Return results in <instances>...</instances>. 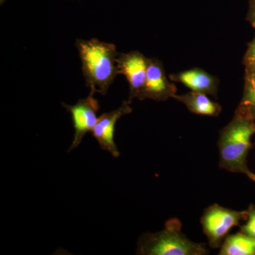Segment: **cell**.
I'll use <instances>...</instances> for the list:
<instances>
[{
    "label": "cell",
    "mask_w": 255,
    "mask_h": 255,
    "mask_svg": "<svg viewBox=\"0 0 255 255\" xmlns=\"http://www.w3.org/2000/svg\"><path fill=\"white\" fill-rule=\"evenodd\" d=\"M247 21L255 28V0H249V8L247 14Z\"/></svg>",
    "instance_id": "9a60e30c"
},
{
    "label": "cell",
    "mask_w": 255,
    "mask_h": 255,
    "mask_svg": "<svg viewBox=\"0 0 255 255\" xmlns=\"http://www.w3.org/2000/svg\"><path fill=\"white\" fill-rule=\"evenodd\" d=\"M137 254L145 255H204L205 245L191 241L182 232V223L171 219L162 231L147 233L139 239Z\"/></svg>",
    "instance_id": "3957f363"
},
{
    "label": "cell",
    "mask_w": 255,
    "mask_h": 255,
    "mask_svg": "<svg viewBox=\"0 0 255 255\" xmlns=\"http://www.w3.org/2000/svg\"><path fill=\"white\" fill-rule=\"evenodd\" d=\"M169 79L162 63L156 58H149L145 86L140 100L149 99L162 102L173 98L177 95V87Z\"/></svg>",
    "instance_id": "52a82bcc"
},
{
    "label": "cell",
    "mask_w": 255,
    "mask_h": 255,
    "mask_svg": "<svg viewBox=\"0 0 255 255\" xmlns=\"http://www.w3.org/2000/svg\"><path fill=\"white\" fill-rule=\"evenodd\" d=\"M169 78L171 81L182 84L191 91L214 97H216L218 93L219 80L202 69L193 68L180 73L171 74Z\"/></svg>",
    "instance_id": "9c48e42d"
},
{
    "label": "cell",
    "mask_w": 255,
    "mask_h": 255,
    "mask_svg": "<svg viewBox=\"0 0 255 255\" xmlns=\"http://www.w3.org/2000/svg\"><path fill=\"white\" fill-rule=\"evenodd\" d=\"M118 74L124 75L130 87L129 102L134 99L140 100L146 75L148 67L149 58L138 51H132L128 53H120L117 59Z\"/></svg>",
    "instance_id": "5b68a950"
},
{
    "label": "cell",
    "mask_w": 255,
    "mask_h": 255,
    "mask_svg": "<svg viewBox=\"0 0 255 255\" xmlns=\"http://www.w3.org/2000/svg\"><path fill=\"white\" fill-rule=\"evenodd\" d=\"M246 69L251 68L255 65V37L251 43H248V49L243 60Z\"/></svg>",
    "instance_id": "5bb4252c"
},
{
    "label": "cell",
    "mask_w": 255,
    "mask_h": 255,
    "mask_svg": "<svg viewBox=\"0 0 255 255\" xmlns=\"http://www.w3.org/2000/svg\"><path fill=\"white\" fill-rule=\"evenodd\" d=\"M220 255H255V239L240 232L226 238Z\"/></svg>",
    "instance_id": "8fae6325"
},
{
    "label": "cell",
    "mask_w": 255,
    "mask_h": 255,
    "mask_svg": "<svg viewBox=\"0 0 255 255\" xmlns=\"http://www.w3.org/2000/svg\"><path fill=\"white\" fill-rule=\"evenodd\" d=\"M247 219V211L226 209L219 204L209 206L204 211L201 222L203 231L213 248L221 247L229 231Z\"/></svg>",
    "instance_id": "277c9868"
},
{
    "label": "cell",
    "mask_w": 255,
    "mask_h": 255,
    "mask_svg": "<svg viewBox=\"0 0 255 255\" xmlns=\"http://www.w3.org/2000/svg\"><path fill=\"white\" fill-rule=\"evenodd\" d=\"M77 48L82 61V73L90 89V95H105L119 75L117 59L119 53L112 43L93 39L78 40Z\"/></svg>",
    "instance_id": "6da1fadb"
},
{
    "label": "cell",
    "mask_w": 255,
    "mask_h": 255,
    "mask_svg": "<svg viewBox=\"0 0 255 255\" xmlns=\"http://www.w3.org/2000/svg\"><path fill=\"white\" fill-rule=\"evenodd\" d=\"M173 98L184 104L193 114L218 117L221 112L219 104L212 102L207 95L201 92L191 91L184 95H175Z\"/></svg>",
    "instance_id": "30bf717a"
},
{
    "label": "cell",
    "mask_w": 255,
    "mask_h": 255,
    "mask_svg": "<svg viewBox=\"0 0 255 255\" xmlns=\"http://www.w3.org/2000/svg\"><path fill=\"white\" fill-rule=\"evenodd\" d=\"M246 73L252 74L255 75V65L251 68L246 69Z\"/></svg>",
    "instance_id": "2e32d148"
},
{
    "label": "cell",
    "mask_w": 255,
    "mask_h": 255,
    "mask_svg": "<svg viewBox=\"0 0 255 255\" xmlns=\"http://www.w3.org/2000/svg\"><path fill=\"white\" fill-rule=\"evenodd\" d=\"M247 223L241 226V232L255 239V207L250 206L247 210Z\"/></svg>",
    "instance_id": "4fadbf2b"
},
{
    "label": "cell",
    "mask_w": 255,
    "mask_h": 255,
    "mask_svg": "<svg viewBox=\"0 0 255 255\" xmlns=\"http://www.w3.org/2000/svg\"><path fill=\"white\" fill-rule=\"evenodd\" d=\"M130 104L131 102L128 100L124 101L117 110L101 115L92 131L101 148L110 152L114 157L120 155L117 144L114 142L116 124L122 117L131 113Z\"/></svg>",
    "instance_id": "ba28073f"
},
{
    "label": "cell",
    "mask_w": 255,
    "mask_h": 255,
    "mask_svg": "<svg viewBox=\"0 0 255 255\" xmlns=\"http://www.w3.org/2000/svg\"><path fill=\"white\" fill-rule=\"evenodd\" d=\"M255 133V120L235 115L220 133L219 167L229 172L246 174L253 181L255 174L248 169L247 157Z\"/></svg>",
    "instance_id": "7a4b0ae2"
},
{
    "label": "cell",
    "mask_w": 255,
    "mask_h": 255,
    "mask_svg": "<svg viewBox=\"0 0 255 255\" xmlns=\"http://www.w3.org/2000/svg\"><path fill=\"white\" fill-rule=\"evenodd\" d=\"M253 182H254L255 183V174L254 179H253Z\"/></svg>",
    "instance_id": "e0dca14e"
},
{
    "label": "cell",
    "mask_w": 255,
    "mask_h": 255,
    "mask_svg": "<svg viewBox=\"0 0 255 255\" xmlns=\"http://www.w3.org/2000/svg\"><path fill=\"white\" fill-rule=\"evenodd\" d=\"M236 115L255 121V75L246 73L243 98Z\"/></svg>",
    "instance_id": "7c38bea8"
},
{
    "label": "cell",
    "mask_w": 255,
    "mask_h": 255,
    "mask_svg": "<svg viewBox=\"0 0 255 255\" xmlns=\"http://www.w3.org/2000/svg\"><path fill=\"white\" fill-rule=\"evenodd\" d=\"M63 106L71 114L75 128L73 142L68 149V152H70L80 145L87 132L93 130L98 121L97 113L100 109V105L93 95H90L87 98L79 100L75 105Z\"/></svg>",
    "instance_id": "8992f818"
}]
</instances>
